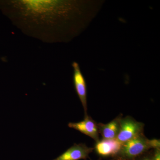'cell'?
<instances>
[{
    "label": "cell",
    "mask_w": 160,
    "mask_h": 160,
    "mask_svg": "<svg viewBox=\"0 0 160 160\" xmlns=\"http://www.w3.org/2000/svg\"><path fill=\"white\" fill-rule=\"evenodd\" d=\"M148 145L150 149H160V141L158 139L148 140Z\"/></svg>",
    "instance_id": "cell-9"
},
{
    "label": "cell",
    "mask_w": 160,
    "mask_h": 160,
    "mask_svg": "<svg viewBox=\"0 0 160 160\" xmlns=\"http://www.w3.org/2000/svg\"><path fill=\"white\" fill-rule=\"evenodd\" d=\"M127 160L126 159H124L122 158H120L119 157H115L112 158V159L111 160Z\"/></svg>",
    "instance_id": "cell-12"
},
{
    "label": "cell",
    "mask_w": 160,
    "mask_h": 160,
    "mask_svg": "<svg viewBox=\"0 0 160 160\" xmlns=\"http://www.w3.org/2000/svg\"><path fill=\"white\" fill-rule=\"evenodd\" d=\"M148 151L146 153L140 156V157L137 158L134 160H151L152 152H149Z\"/></svg>",
    "instance_id": "cell-10"
},
{
    "label": "cell",
    "mask_w": 160,
    "mask_h": 160,
    "mask_svg": "<svg viewBox=\"0 0 160 160\" xmlns=\"http://www.w3.org/2000/svg\"><path fill=\"white\" fill-rule=\"evenodd\" d=\"M148 140L149 139L143 133L122 143L119 153L116 157L127 160H134L150 149Z\"/></svg>",
    "instance_id": "cell-2"
},
{
    "label": "cell",
    "mask_w": 160,
    "mask_h": 160,
    "mask_svg": "<svg viewBox=\"0 0 160 160\" xmlns=\"http://www.w3.org/2000/svg\"><path fill=\"white\" fill-rule=\"evenodd\" d=\"M73 70V82L75 89L82 105L85 116L87 115V89L85 78L79 64L76 62L72 64Z\"/></svg>",
    "instance_id": "cell-4"
},
{
    "label": "cell",
    "mask_w": 160,
    "mask_h": 160,
    "mask_svg": "<svg viewBox=\"0 0 160 160\" xmlns=\"http://www.w3.org/2000/svg\"><path fill=\"white\" fill-rule=\"evenodd\" d=\"M93 150V148L88 147L84 143H75L62 154L52 160H86Z\"/></svg>",
    "instance_id": "cell-7"
},
{
    "label": "cell",
    "mask_w": 160,
    "mask_h": 160,
    "mask_svg": "<svg viewBox=\"0 0 160 160\" xmlns=\"http://www.w3.org/2000/svg\"><path fill=\"white\" fill-rule=\"evenodd\" d=\"M145 124L138 122L129 116L122 117L120 121L119 132L117 139L122 143L126 142L144 133Z\"/></svg>",
    "instance_id": "cell-3"
},
{
    "label": "cell",
    "mask_w": 160,
    "mask_h": 160,
    "mask_svg": "<svg viewBox=\"0 0 160 160\" xmlns=\"http://www.w3.org/2000/svg\"><path fill=\"white\" fill-rule=\"evenodd\" d=\"M103 3L80 0H5L0 1V10L27 36L44 43H66L84 31Z\"/></svg>",
    "instance_id": "cell-1"
},
{
    "label": "cell",
    "mask_w": 160,
    "mask_h": 160,
    "mask_svg": "<svg viewBox=\"0 0 160 160\" xmlns=\"http://www.w3.org/2000/svg\"><path fill=\"white\" fill-rule=\"evenodd\" d=\"M122 143L115 139H102L95 145V152L102 158H115L118 156Z\"/></svg>",
    "instance_id": "cell-5"
},
{
    "label": "cell",
    "mask_w": 160,
    "mask_h": 160,
    "mask_svg": "<svg viewBox=\"0 0 160 160\" xmlns=\"http://www.w3.org/2000/svg\"><path fill=\"white\" fill-rule=\"evenodd\" d=\"M122 117V114H121L107 124L98 123L99 133L101 135L102 139L116 138L119 132L120 121Z\"/></svg>",
    "instance_id": "cell-8"
},
{
    "label": "cell",
    "mask_w": 160,
    "mask_h": 160,
    "mask_svg": "<svg viewBox=\"0 0 160 160\" xmlns=\"http://www.w3.org/2000/svg\"><path fill=\"white\" fill-rule=\"evenodd\" d=\"M68 126L92 138L96 142L100 140L98 123L88 115L85 116L84 119L81 122H69Z\"/></svg>",
    "instance_id": "cell-6"
},
{
    "label": "cell",
    "mask_w": 160,
    "mask_h": 160,
    "mask_svg": "<svg viewBox=\"0 0 160 160\" xmlns=\"http://www.w3.org/2000/svg\"><path fill=\"white\" fill-rule=\"evenodd\" d=\"M151 160H160V149H153L152 152Z\"/></svg>",
    "instance_id": "cell-11"
},
{
    "label": "cell",
    "mask_w": 160,
    "mask_h": 160,
    "mask_svg": "<svg viewBox=\"0 0 160 160\" xmlns=\"http://www.w3.org/2000/svg\"><path fill=\"white\" fill-rule=\"evenodd\" d=\"M98 160H102L101 158H100Z\"/></svg>",
    "instance_id": "cell-13"
}]
</instances>
